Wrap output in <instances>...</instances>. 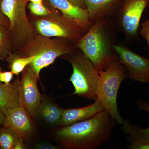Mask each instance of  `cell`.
Here are the masks:
<instances>
[{
    "mask_svg": "<svg viewBox=\"0 0 149 149\" xmlns=\"http://www.w3.org/2000/svg\"><path fill=\"white\" fill-rule=\"evenodd\" d=\"M114 121L104 110L88 119L59 128L56 138L66 149L95 148L109 139Z\"/></svg>",
    "mask_w": 149,
    "mask_h": 149,
    "instance_id": "obj_1",
    "label": "cell"
},
{
    "mask_svg": "<svg viewBox=\"0 0 149 149\" xmlns=\"http://www.w3.org/2000/svg\"><path fill=\"white\" fill-rule=\"evenodd\" d=\"M115 25L109 17L97 19L76 44V47L90 60L99 72L118 60L114 48Z\"/></svg>",
    "mask_w": 149,
    "mask_h": 149,
    "instance_id": "obj_2",
    "label": "cell"
},
{
    "mask_svg": "<svg viewBox=\"0 0 149 149\" xmlns=\"http://www.w3.org/2000/svg\"><path fill=\"white\" fill-rule=\"evenodd\" d=\"M73 43L63 38L51 39L35 35L24 46L23 54L19 56H36L35 60L29 65L40 79L42 69L52 64L58 57L72 53L76 47Z\"/></svg>",
    "mask_w": 149,
    "mask_h": 149,
    "instance_id": "obj_3",
    "label": "cell"
},
{
    "mask_svg": "<svg viewBox=\"0 0 149 149\" xmlns=\"http://www.w3.org/2000/svg\"><path fill=\"white\" fill-rule=\"evenodd\" d=\"M97 96L104 109L118 124L124 122L117 106L118 92L123 80L127 77V70L118 60L111 62L107 68L99 72Z\"/></svg>",
    "mask_w": 149,
    "mask_h": 149,
    "instance_id": "obj_4",
    "label": "cell"
},
{
    "mask_svg": "<svg viewBox=\"0 0 149 149\" xmlns=\"http://www.w3.org/2000/svg\"><path fill=\"white\" fill-rule=\"evenodd\" d=\"M67 55L66 59L73 69L69 80L74 89L72 95L96 101L100 79L98 70L80 50L77 52L74 50Z\"/></svg>",
    "mask_w": 149,
    "mask_h": 149,
    "instance_id": "obj_5",
    "label": "cell"
},
{
    "mask_svg": "<svg viewBox=\"0 0 149 149\" xmlns=\"http://www.w3.org/2000/svg\"><path fill=\"white\" fill-rule=\"evenodd\" d=\"M28 0H1V8L8 18L13 43L25 46L35 36L26 13Z\"/></svg>",
    "mask_w": 149,
    "mask_h": 149,
    "instance_id": "obj_6",
    "label": "cell"
},
{
    "mask_svg": "<svg viewBox=\"0 0 149 149\" xmlns=\"http://www.w3.org/2000/svg\"><path fill=\"white\" fill-rule=\"evenodd\" d=\"M54 10L47 16L40 17L35 21L34 27L39 35L69 40L76 44L85 34L83 29Z\"/></svg>",
    "mask_w": 149,
    "mask_h": 149,
    "instance_id": "obj_7",
    "label": "cell"
},
{
    "mask_svg": "<svg viewBox=\"0 0 149 149\" xmlns=\"http://www.w3.org/2000/svg\"><path fill=\"white\" fill-rule=\"evenodd\" d=\"M39 79L36 72L29 65L22 71L20 80L17 81L20 105L24 108L32 117L36 115L42 100L37 86V80Z\"/></svg>",
    "mask_w": 149,
    "mask_h": 149,
    "instance_id": "obj_8",
    "label": "cell"
},
{
    "mask_svg": "<svg viewBox=\"0 0 149 149\" xmlns=\"http://www.w3.org/2000/svg\"><path fill=\"white\" fill-rule=\"evenodd\" d=\"M149 0H123L117 11L118 24L128 39L137 37L141 17Z\"/></svg>",
    "mask_w": 149,
    "mask_h": 149,
    "instance_id": "obj_9",
    "label": "cell"
},
{
    "mask_svg": "<svg viewBox=\"0 0 149 149\" xmlns=\"http://www.w3.org/2000/svg\"><path fill=\"white\" fill-rule=\"evenodd\" d=\"M114 48L118 61L126 68L127 77L137 82L149 83V59L125 46L116 44Z\"/></svg>",
    "mask_w": 149,
    "mask_h": 149,
    "instance_id": "obj_10",
    "label": "cell"
},
{
    "mask_svg": "<svg viewBox=\"0 0 149 149\" xmlns=\"http://www.w3.org/2000/svg\"><path fill=\"white\" fill-rule=\"evenodd\" d=\"M31 117L24 108L18 106L6 115L3 125L26 140L32 136L34 131Z\"/></svg>",
    "mask_w": 149,
    "mask_h": 149,
    "instance_id": "obj_11",
    "label": "cell"
},
{
    "mask_svg": "<svg viewBox=\"0 0 149 149\" xmlns=\"http://www.w3.org/2000/svg\"><path fill=\"white\" fill-rule=\"evenodd\" d=\"M54 9L59 10L63 15L86 32L93 22L89 18L87 9L73 4L69 0H46Z\"/></svg>",
    "mask_w": 149,
    "mask_h": 149,
    "instance_id": "obj_12",
    "label": "cell"
},
{
    "mask_svg": "<svg viewBox=\"0 0 149 149\" xmlns=\"http://www.w3.org/2000/svg\"><path fill=\"white\" fill-rule=\"evenodd\" d=\"M104 110L101 102L97 99L90 105L78 108L63 109L59 125L62 126L71 125L90 118Z\"/></svg>",
    "mask_w": 149,
    "mask_h": 149,
    "instance_id": "obj_13",
    "label": "cell"
},
{
    "mask_svg": "<svg viewBox=\"0 0 149 149\" xmlns=\"http://www.w3.org/2000/svg\"><path fill=\"white\" fill-rule=\"evenodd\" d=\"M89 18L94 22L97 19L109 17L117 12L123 0H83Z\"/></svg>",
    "mask_w": 149,
    "mask_h": 149,
    "instance_id": "obj_14",
    "label": "cell"
},
{
    "mask_svg": "<svg viewBox=\"0 0 149 149\" xmlns=\"http://www.w3.org/2000/svg\"><path fill=\"white\" fill-rule=\"evenodd\" d=\"M19 105L17 81L9 84L0 82V111L6 116L11 110Z\"/></svg>",
    "mask_w": 149,
    "mask_h": 149,
    "instance_id": "obj_15",
    "label": "cell"
},
{
    "mask_svg": "<svg viewBox=\"0 0 149 149\" xmlns=\"http://www.w3.org/2000/svg\"><path fill=\"white\" fill-rule=\"evenodd\" d=\"M141 109L146 111L149 113V104L142 102L140 104ZM122 130L128 135V141L130 143H149V127L142 128L133 125L128 120L124 121L122 124Z\"/></svg>",
    "mask_w": 149,
    "mask_h": 149,
    "instance_id": "obj_16",
    "label": "cell"
},
{
    "mask_svg": "<svg viewBox=\"0 0 149 149\" xmlns=\"http://www.w3.org/2000/svg\"><path fill=\"white\" fill-rule=\"evenodd\" d=\"M63 109L49 101H42L37 109L36 114L39 113L43 119L52 125H59Z\"/></svg>",
    "mask_w": 149,
    "mask_h": 149,
    "instance_id": "obj_17",
    "label": "cell"
},
{
    "mask_svg": "<svg viewBox=\"0 0 149 149\" xmlns=\"http://www.w3.org/2000/svg\"><path fill=\"white\" fill-rule=\"evenodd\" d=\"M36 57L35 55L20 56L10 54L7 58L10 63L11 71L14 74L18 75L35 60Z\"/></svg>",
    "mask_w": 149,
    "mask_h": 149,
    "instance_id": "obj_18",
    "label": "cell"
},
{
    "mask_svg": "<svg viewBox=\"0 0 149 149\" xmlns=\"http://www.w3.org/2000/svg\"><path fill=\"white\" fill-rule=\"evenodd\" d=\"M12 44L9 28L0 25V60H5L9 56Z\"/></svg>",
    "mask_w": 149,
    "mask_h": 149,
    "instance_id": "obj_19",
    "label": "cell"
},
{
    "mask_svg": "<svg viewBox=\"0 0 149 149\" xmlns=\"http://www.w3.org/2000/svg\"><path fill=\"white\" fill-rule=\"evenodd\" d=\"M19 138L16 133L3 126L0 128V148L14 149Z\"/></svg>",
    "mask_w": 149,
    "mask_h": 149,
    "instance_id": "obj_20",
    "label": "cell"
},
{
    "mask_svg": "<svg viewBox=\"0 0 149 149\" xmlns=\"http://www.w3.org/2000/svg\"><path fill=\"white\" fill-rule=\"evenodd\" d=\"M28 7L32 15L37 16H47L52 13V10L47 8L43 3L30 2L28 5Z\"/></svg>",
    "mask_w": 149,
    "mask_h": 149,
    "instance_id": "obj_21",
    "label": "cell"
},
{
    "mask_svg": "<svg viewBox=\"0 0 149 149\" xmlns=\"http://www.w3.org/2000/svg\"><path fill=\"white\" fill-rule=\"evenodd\" d=\"M140 34L148 44L149 55V19L145 20L140 29Z\"/></svg>",
    "mask_w": 149,
    "mask_h": 149,
    "instance_id": "obj_22",
    "label": "cell"
},
{
    "mask_svg": "<svg viewBox=\"0 0 149 149\" xmlns=\"http://www.w3.org/2000/svg\"><path fill=\"white\" fill-rule=\"evenodd\" d=\"M13 74L11 71L2 72L0 69V82L5 84L10 83Z\"/></svg>",
    "mask_w": 149,
    "mask_h": 149,
    "instance_id": "obj_23",
    "label": "cell"
},
{
    "mask_svg": "<svg viewBox=\"0 0 149 149\" xmlns=\"http://www.w3.org/2000/svg\"><path fill=\"white\" fill-rule=\"evenodd\" d=\"M1 2L0 1V25L5 26L9 28L10 22L8 18L3 13L1 8Z\"/></svg>",
    "mask_w": 149,
    "mask_h": 149,
    "instance_id": "obj_24",
    "label": "cell"
},
{
    "mask_svg": "<svg viewBox=\"0 0 149 149\" xmlns=\"http://www.w3.org/2000/svg\"><path fill=\"white\" fill-rule=\"evenodd\" d=\"M131 149H149V143H131L128 146Z\"/></svg>",
    "mask_w": 149,
    "mask_h": 149,
    "instance_id": "obj_25",
    "label": "cell"
},
{
    "mask_svg": "<svg viewBox=\"0 0 149 149\" xmlns=\"http://www.w3.org/2000/svg\"><path fill=\"white\" fill-rule=\"evenodd\" d=\"M36 149H58L59 148L58 146L47 143H40L37 144L35 146Z\"/></svg>",
    "mask_w": 149,
    "mask_h": 149,
    "instance_id": "obj_26",
    "label": "cell"
},
{
    "mask_svg": "<svg viewBox=\"0 0 149 149\" xmlns=\"http://www.w3.org/2000/svg\"><path fill=\"white\" fill-rule=\"evenodd\" d=\"M69 1L72 3L73 4L77 6L87 9L86 5H85V2L83 0H69Z\"/></svg>",
    "mask_w": 149,
    "mask_h": 149,
    "instance_id": "obj_27",
    "label": "cell"
},
{
    "mask_svg": "<svg viewBox=\"0 0 149 149\" xmlns=\"http://www.w3.org/2000/svg\"><path fill=\"white\" fill-rule=\"evenodd\" d=\"M26 148L24 143V140L19 137L15 146L14 149H23Z\"/></svg>",
    "mask_w": 149,
    "mask_h": 149,
    "instance_id": "obj_28",
    "label": "cell"
},
{
    "mask_svg": "<svg viewBox=\"0 0 149 149\" xmlns=\"http://www.w3.org/2000/svg\"><path fill=\"white\" fill-rule=\"evenodd\" d=\"M5 118V115L0 111V126L3 124L4 120Z\"/></svg>",
    "mask_w": 149,
    "mask_h": 149,
    "instance_id": "obj_29",
    "label": "cell"
},
{
    "mask_svg": "<svg viewBox=\"0 0 149 149\" xmlns=\"http://www.w3.org/2000/svg\"><path fill=\"white\" fill-rule=\"evenodd\" d=\"M30 2L36 3H43V0H28Z\"/></svg>",
    "mask_w": 149,
    "mask_h": 149,
    "instance_id": "obj_30",
    "label": "cell"
}]
</instances>
